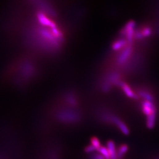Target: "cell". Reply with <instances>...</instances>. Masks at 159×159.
I'll return each mask as SVG.
<instances>
[{
  "mask_svg": "<svg viewBox=\"0 0 159 159\" xmlns=\"http://www.w3.org/2000/svg\"><path fill=\"white\" fill-rule=\"evenodd\" d=\"M142 111L147 117L153 114H156V107L152 101L145 100L142 104Z\"/></svg>",
  "mask_w": 159,
  "mask_h": 159,
  "instance_id": "1",
  "label": "cell"
},
{
  "mask_svg": "<svg viewBox=\"0 0 159 159\" xmlns=\"http://www.w3.org/2000/svg\"><path fill=\"white\" fill-rule=\"evenodd\" d=\"M110 119L112 120V121L114 123L116 126L119 127L120 130L123 132L124 135H128L130 133L129 129L128 128L127 126L120 120L114 116H112Z\"/></svg>",
  "mask_w": 159,
  "mask_h": 159,
  "instance_id": "2",
  "label": "cell"
},
{
  "mask_svg": "<svg viewBox=\"0 0 159 159\" xmlns=\"http://www.w3.org/2000/svg\"><path fill=\"white\" fill-rule=\"evenodd\" d=\"M135 26V22L134 21H129L126 26V35L127 39L129 44L132 43L133 37H134V28Z\"/></svg>",
  "mask_w": 159,
  "mask_h": 159,
  "instance_id": "3",
  "label": "cell"
},
{
  "mask_svg": "<svg viewBox=\"0 0 159 159\" xmlns=\"http://www.w3.org/2000/svg\"><path fill=\"white\" fill-rule=\"evenodd\" d=\"M132 47L130 45H128V46L126 47V48L124 49L123 52L121 53V55H120L118 60H117V62L119 64H122L124 63V62L130 57V54L132 53Z\"/></svg>",
  "mask_w": 159,
  "mask_h": 159,
  "instance_id": "4",
  "label": "cell"
},
{
  "mask_svg": "<svg viewBox=\"0 0 159 159\" xmlns=\"http://www.w3.org/2000/svg\"><path fill=\"white\" fill-rule=\"evenodd\" d=\"M38 18H39V20L40 22L45 26H50L51 28H54L56 27V25L55 24V23L53 22L52 21L49 20L47 17H46V15L43 14H39Z\"/></svg>",
  "mask_w": 159,
  "mask_h": 159,
  "instance_id": "5",
  "label": "cell"
},
{
  "mask_svg": "<svg viewBox=\"0 0 159 159\" xmlns=\"http://www.w3.org/2000/svg\"><path fill=\"white\" fill-rule=\"evenodd\" d=\"M107 148L110 156V159H117V150L114 142L112 140H108L107 143Z\"/></svg>",
  "mask_w": 159,
  "mask_h": 159,
  "instance_id": "6",
  "label": "cell"
},
{
  "mask_svg": "<svg viewBox=\"0 0 159 159\" xmlns=\"http://www.w3.org/2000/svg\"><path fill=\"white\" fill-rule=\"evenodd\" d=\"M119 84L121 87L122 88L123 92L126 94V96L128 97L133 98V99H137V96L133 93L132 88L129 87L128 84H127L123 82H119Z\"/></svg>",
  "mask_w": 159,
  "mask_h": 159,
  "instance_id": "7",
  "label": "cell"
},
{
  "mask_svg": "<svg viewBox=\"0 0 159 159\" xmlns=\"http://www.w3.org/2000/svg\"><path fill=\"white\" fill-rule=\"evenodd\" d=\"M129 150V147L126 144L120 146L117 150V159H123L125 154Z\"/></svg>",
  "mask_w": 159,
  "mask_h": 159,
  "instance_id": "8",
  "label": "cell"
},
{
  "mask_svg": "<svg viewBox=\"0 0 159 159\" xmlns=\"http://www.w3.org/2000/svg\"><path fill=\"white\" fill-rule=\"evenodd\" d=\"M156 114H153L150 116H147V121H146V125L149 128H153L156 123Z\"/></svg>",
  "mask_w": 159,
  "mask_h": 159,
  "instance_id": "9",
  "label": "cell"
},
{
  "mask_svg": "<svg viewBox=\"0 0 159 159\" xmlns=\"http://www.w3.org/2000/svg\"><path fill=\"white\" fill-rule=\"evenodd\" d=\"M126 45V41L123 39L117 40L114 42L112 45V48L114 50H119Z\"/></svg>",
  "mask_w": 159,
  "mask_h": 159,
  "instance_id": "10",
  "label": "cell"
},
{
  "mask_svg": "<svg viewBox=\"0 0 159 159\" xmlns=\"http://www.w3.org/2000/svg\"><path fill=\"white\" fill-rule=\"evenodd\" d=\"M100 154H101L105 159H110V156L108 152L107 148L104 146H101L99 149L97 150Z\"/></svg>",
  "mask_w": 159,
  "mask_h": 159,
  "instance_id": "11",
  "label": "cell"
},
{
  "mask_svg": "<svg viewBox=\"0 0 159 159\" xmlns=\"http://www.w3.org/2000/svg\"><path fill=\"white\" fill-rule=\"evenodd\" d=\"M139 95L140 96H141V97L144 98L145 100L152 101V102L153 101V97L148 92H146L145 91H140Z\"/></svg>",
  "mask_w": 159,
  "mask_h": 159,
  "instance_id": "12",
  "label": "cell"
},
{
  "mask_svg": "<svg viewBox=\"0 0 159 159\" xmlns=\"http://www.w3.org/2000/svg\"><path fill=\"white\" fill-rule=\"evenodd\" d=\"M90 141H91V145L96 149V150H98L101 147V145L100 141L97 137H92L91 139H90Z\"/></svg>",
  "mask_w": 159,
  "mask_h": 159,
  "instance_id": "13",
  "label": "cell"
},
{
  "mask_svg": "<svg viewBox=\"0 0 159 159\" xmlns=\"http://www.w3.org/2000/svg\"><path fill=\"white\" fill-rule=\"evenodd\" d=\"M152 34V30L149 27L145 28L140 34L139 37H147Z\"/></svg>",
  "mask_w": 159,
  "mask_h": 159,
  "instance_id": "14",
  "label": "cell"
},
{
  "mask_svg": "<svg viewBox=\"0 0 159 159\" xmlns=\"http://www.w3.org/2000/svg\"><path fill=\"white\" fill-rule=\"evenodd\" d=\"M96 150V149L93 147L92 145L87 146L84 149V152L87 154H91L94 152Z\"/></svg>",
  "mask_w": 159,
  "mask_h": 159,
  "instance_id": "15",
  "label": "cell"
},
{
  "mask_svg": "<svg viewBox=\"0 0 159 159\" xmlns=\"http://www.w3.org/2000/svg\"><path fill=\"white\" fill-rule=\"evenodd\" d=\"M52 30H53V33L54 34V35L57 37V38H60L62 35V34H61L60 32V31L55 27V28H52Z\"/></svg>",
  "mask_w": 159,
  "mask_h": 159,
  "instance_id": "16",
  "label": "cell"
},
{
  "mask_svg": "<svg viewBox=\"0 0 159 159\" xmlns=\"http://www.w3.org/2000/svg\"><path fill=\"white\" fill-rule=\"evenodd\" d=\"M90 159H105L101 154H93L91 156Z\"/></svg>",
  "mask_w": 159,
  "mask_h": 159,
  "instance_id": "17",
  "label": "cell"
}]
</instances>
